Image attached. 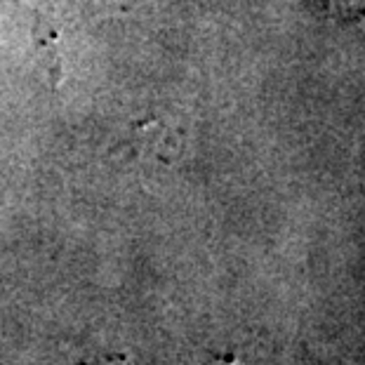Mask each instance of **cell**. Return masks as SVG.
Segmentation results:
<instances>
[{
  "label": "cell",
  "mask_w": 365,
  "mask_h": 365,
  "mask_svg": "<svg viewBox=\"0 0 365 365\" xmlns=\"http://www.w3.org/2000/svg\"><path fill=\"white\" fill-rule=\"evenodd\" d=\"M83 365H149V363L135 361V359H130V356H102V359H92L90 363H83Z\"/></svg>",
  "instance_id": "2"
},
{
  "label": "cell",
  "mask_w": 365,
  "mask_h": 365,
  "mask_svg": "<svg viewBox=\"0 0 365 365\" xmlns=\"http://www.w3.org/2000/svg\"><path fill=\"white\" fill-rule=\"evenodd\" d=\"M316 3L325 17L341 21V24L365 19V0H316Z\"/></svg>",
  "instance_id": "1"
}]
</instances>
